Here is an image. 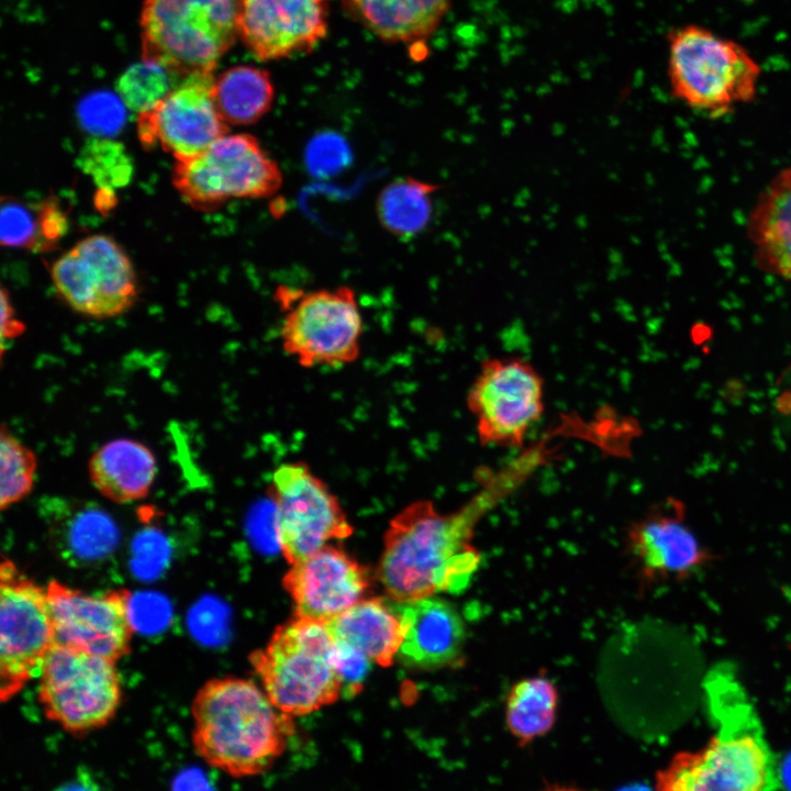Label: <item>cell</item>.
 Here are the masks:
<instances>
[{"label": "cell", "mask_w": 791, "mask_h": 791, "mask_svg": "<svg viewBox=\"0 0 791 791\" xmlns=\"http://www.w3.org/2000/svg\"><path fill=\"white\" fill-rule=\"evenodd\" d=\"M748 234L758 263L791 279V167L766 187L749 218Z\"/></svg>", "instance_id": "cb8c5ba5"}, {"label": "cell", "mask_w": 791, "mask_h": 791, "mask_svg": "<svg viewBox=\"0 0 791 791\" xmlns=\"http://www.w3.org/2000/svg\"><path fill=\"white\" fill-rule=\"evenodd\" d=\"M668 76L679 100L722 115L755 97L760 68L738 43L703 26L688 25L670 36Z\"/></svg>", "instance_id": "5b68a950"}, {"label": "cell", "mask_w": 791, "mask_h": 791, "mask_svg": "<svg viewBox=\"0 0 791 791\" xmlns=\"http://www.w3.org/2000/svg\"><path fill=\"white\" fill-rule=\"evenodd\" d=\"M46 589L10 559L0 567V700L15 697L38 678L55 645Z\"/></svg>", "instance_id": "8fae6325"}, {"label": "cell", "mask_w": 791, "mask_h": 791, "mask_svg": "<svg viewBox=\"0 0 791 791\" xmlns=\"http://www.w3.org/2000/svg\"><path fill=\"white\" fill-rule=\"evenodd\" d=\"M267 495L275 509L276 541L289 565L354 533L338 498L303 461L276 468Z\"/></svg>", "instance_id": "30bf717a"}, {"label": "cell", "mask_w": 791, "mask_h": 791, "mask_svg": "<svg viewBox=\"0 0 791 791\" xmlns=\"http://www.w3.org/2000/svg\"><path fill=\"white\" fill-rule=\"evenodd\" d=\"M249 661L270 701L291 716L317 711L342 695L335 639L325 622L296 615Z\"/></svg>", "instance_id": "3957f363"}, {"label": "cell", "mask_w": 791, "mask_h": 791, "mask_svg": "<svg viewBox=\"0 0 791 791\" xmlns=\"http://www.w3.org/2000/svg\"><path fill=\"white\" fill-rule=\"evenodd\" d=\"M370 584L368 568L332 544L291 564L282 578L296 615L322 622L361 601Z\"/></svg>", "instance_id": "e0dca14e"}, {"label": "cell", "mask_w": 791, "mask_h": 791, "mask_svg": "<svg viewBox=\"0 0 791 791\" xmlns=\"http://www.w3.org/2000/svg\"><path fill=\"white\" fill-rule=\"evenodd\" d=\"M24 325L15 319L13 307L8 298L7 290H1V337L2 341L15 338L24 331Z\"/></svg>", "instance_id": "d6a6232c"}, {"label": "cell", "mask_w": 791, "mask_h": 791, "mask_svg": "<svg viewBox=\"0 0 791 791\" xmlns=\"http://www.w3.org/2000/svg\"><path fill=\"white\" fill-rule=\"evenodd\" d=\"M190 712L194 751L234 778L268 770L294 732L291 715L276 708L254 682L237 677L205 681Z\"/></svg>", "instance_id": "7a4b0ae2"}, {"label": "cell", "mask_w": 791, "mask_h": 791, "mask_svg": "<svg viewBox=\"0 0 791 791\" xmlns=\"http://www.w3.org/2000/svg\"><path fill=\"white\" fill-rule=\"evenodd\" d=\"M239 0H144L142 58L181 78L213 73L237 33Z\"/></svg>", "instance_id": "277c9868"}, {"label": "cell", "mask_w": 791, "mask_h": 791, "mask_svg": "<svg viewBox=\"0 0 791 791\" xmlns=\"http://www.w3.org/2000/svg\"><path fill=\"white\" fill-rule=\"evenodd\" d=\"M91 484L105 499L126 504L144 499L157 476L152 449L132 438L111 439L88 461Z\"/></svg>", "instance_id": "44dd1931"}, {"label": "cell", "mask_w": 791, "mask_h": 791, "mask_svg": "<svg viewBox=\"0 0 791 791\" xmlns=\"http://www.w3.org/2000/svg\"><path fill=\"white\" fill-rule=\"evenodd\" d=\"M488 501L482 492L449 513L430 500L400 510L388 523L376 570L387 594L396 602H412L464 590L481 562L472 541Z\"/></svg>", "instance_id": "6da1fadb"}, {"label": "cell", "mask_w": 791, "mask_h": 791, "mask_svg": "<svg viewBox=\"0 0 791 791\" xmlns=\"http://www.w3.org/2000/svg\"><path fill=\"white\" fill-rule=\"evenodd\" d=\"M0 509L5 511L29 495L35 482L36 456L4 426L0 432Z\"/></svg>", "instance_id": "f546056e"}, {"label": "cell", "mask_w": 791, "mask_h": 791, "mask_svg": "<svg viewBox=\"0 0 791 791\" xmlns=\"http://www.w3.org/2000/svg\"><path fill=\"white\" fill-rule=\"evenodd\" d=\"M441 186L413 177L399 178L380 191L376 212L381 226L397 237H413L428 225L433 196Z\"/></svg>", "instance_id": "484cf974"}, {"label": "cell", "mask_w": 791, "mask_h": 791, "mask_svg": "<svg viewBox=\"0 0 791 791\" xmlns=\"http://www.w3.org/2000/svg\"><path fill=\"white\" fill-rule=\"evenodd\" d=\"M172 183L192 208L211 210L231 199L272 197L282 172L255 136L226 133L202 153L176 160Z\"/></svg>", "instance_id": "ba28073f"}, {"label": "cell", "mask_w": 791, "mask_h": 791, "mask_svg": "<svg viewBox=\"0 0 791 791\" xmlns=\"http://www.w3.org/2000/svg\"><path fill=\"white\" fill-rule=\"evenodd\" d=\"M52 281L75 311L94 319L125 313L137 298V281L130 258L107 235L79 241L53 264Z\"/></svg>", "instance_id": "4fadbf2b"}, {"label": "cell", "mask_w": 791, "mask_h": 791, "mask_svg": "<svg viewBox=\"0 0 791 791\" xmlns=\"http://www.w3.org/2000/svg\"><path fill=\"white\" fill-rule=\"evenodd\" d=\"M212 73L181 77L152 110L138 114L137 133L146 147L159 146L176 160L202 153L227 132L213 97Z\"/></svg>", "instance_id": "9a60e30c"}, {"label": "cell", "mask_w": 791, "mask_h": 791, "mask_svg": "<svg viewBox=\"0 0 791 791\" xmlns=\"http://www.w3.org/2000/svg\"><path fill=\"white\" fill-rule=\"evenodd\" d=\"M45 589L57 644L116 662L131 653L135 626L127 589L87 593L57 580Z\"/></svg>", "instance_id": "5bb4252c"}, {"label": "cell", "mask_w": 791, "mask_h": 791, "mask_svg": "<svg viewBox=\"0 0 791 791\" xmlns=\"http://www.w3.org/2000/svg\"><path fill=\"white\" fill-rule=\"evenodd\" d=\"M337 669L342 679V694L353 697L360 692L371 660L352 646L335 640Z\"/></svg>", "instance_id": "4dcf8cb0"}, {"label": "cell", "mask_w": 791, "mask_h": 791, "mask_svg": "<svg viewBox=\"0 0 791 791\" xmlns=\"http://www.w3.org/2000/svg\"><path fill=\"white\" fill-rule=\"evenodd\" d=\"M405 626L399 655L415 668L434 669L460 660L465 643L464 623L447 601L428 597L412 602H397Z\"/></svg>", "instance_id": "d6986e66"}, {"label": "cell", "mask_w": 791, "mask_h": 791, "mask_svg": "<svg viewBox=\"0 0 791 791\" xmlns=\"http://www.w3.org/2000/svg\"><path fill=\"white\" fill-rule=\"evenodd\" d=\"M347 148L334 136L315 140L309 147L307 161L309 169L319 176L335 174L345 164Z\"/></svg>", "instance_id": "1f68e13d"}, {"label": "cell", "mask_w": 791, "mask_h": 791, "mask_svg": "<svg viewBox=\"0 0 791 791\" xmlns=\"http://www.w3.org/2000/svg\"><path fill=\"white\" fill-rule=\"evenodd\" d=\"M558 692L544 676L520 680L505 701V721L520 746L547 734L556 720Z\"/></svg>", "instance_id": "4316f807"}, {"label": "cell", "mask_w": 791, "mask_h": 791, "mask_svg": "<svg viewBox=\"0 0 791 791\" xmlns=\"http://www.w3.org/2000/svg\"><path fill=\"white\" fill-rule=\"evenodd\" d=\"M782 782L791 788V754L786 758L781 769Z\"/></svg>", "instance_id": "836d02e7"}, {"label": "cell", "mask_w": 791, "mask_h": 791, "mask_svg": "<svg viewBox=\"0 0 791 791\" xmlns=\"http://www.w3.org/2000/svg\"><path fill=\"white\" fill-rule=\"evenodd\" d=\"M179 79L164 66L142 58L121 75L116 91L129 109L142 114L155 108Z\"/></svg>", "instance_id": "f1b7e54d"}, {"label": "cell", "mask_w": 791, "mask_h": 791, "mask_svg": "<svg viewBox=\"0 0 791 791\" xmlns=\"http://www.w3.org/2000/svg\"><path fill=\"white\" fill-rule=\"evenodd\" d=\"M325 623L335 640L352 646L381 667L393 664L405 635L396 605L381 598L363 599Z\"/></svg>", "instance_id": "7402d4cb"}, {"label": "cell", "mask_w": 791, "mask_h": 791, "mask_svg": "<svg viewBox=\"0 0 791 791\" xmlns=\"http://www.w3.org/2000/svg\"><path fill=\"white\" fill-rule=\"evenodd\" d=\"M45 717L80 737L108 725L122 702L116 661L55 643L38 676Z\"/></svg>", "instance_id": "52a82bcc"}, {"label": "cell", "mask_w": 791, "mask_h": 791, "mask_svg": "<svg viewBox=\"0 0 791 791\" xmlns=\"http://www.w3.org/2000/svg\"><path fill=\"white\" fill-rule=\"evenodd\" d=\"M66 230V219L56 203L45 202L37 211L8 199L1 203V244L11 247L44 248Z\"/></svg>", "instance_id": "83f0119b"}, {"label": "cell", "mask_w": 791, "mask_h": 791, "mask_svg": "<svg viewBox=\"0 0 791 791\" xmlns=\"http://www.w3.org/2000/svg\"><path fill=\"white\" fill-rule=\"evenodd\" d=\"M38 514L55 547L67 557L93 560L107 556L118 544L113 517L94 502L66 497H45Z\"/></svg>", "instance_id": "ffe728a7"}, {"label": "cell", "mask_w": 791, "mask_h": 791, "mask_svg": "<svg viewBox=\"0 0 791 791\" xmlns=\"http://www.w3.org/2000/svg\"><path fill=\"white\" fill-rule=\"evenodd\" d=\"M344 10L386 42L416 43L432 35L449 0H341Z\"/></svg>", "instance_id": "603a6c76"}, {"label": "cell", "mask_w": 791, "mask_h": 791, "mask_svg": "<svg viewBox=\"0 0 791 791\" xmlns=\"http://www.w3.org/2000/svg\"><path fill=\"white\" fill-rule=\"evenodd\" d=\"M749 714L728 722L706 745L677 754L656 775L661 791L772 789L777 779L773 758Z\"/></svg>", "instance_id": "9c48e42d"}, {"label": "cell", "mask_w": 791, "mask_h": 791, "mask_svg": "<svg viewBox=\"0 0 791 791\" xmlns=\"http://www.w3.org/2000/svg\"><path fill=\"white\" fill-rule=\"evenodd\" d=\"M331 0H239L237 33L259 60L312 51L327 34Z\"/></svg>", "instance_id": "2e32d148"}, {"label": "cell", "mask_w": 791, "mask_h": 791, "mask_svg": "<svg viewBox=\"0 0 791 791\" xmlns=\"http://www.w3.org/2000/svg\"><path fill=\"white\" fill-rule=\"evenodd\" d=\"M625 544L642 579L647 581L686 578L709 558L686 524L677 501H668L633 521Z\"/></svg>", "instance_id": "ac0fdd59"}, {"label": "cell", "mask_w": 791, "mask_h": 791, "mask_svg": "<svg viewBox=\"0 0 791 791\" xmlns=\"http://www.w3.org/2000/svg\"><path fill=\"white\" fill-rule=\"evenodd\" d=\"M213 97L226 124L249 125L270 110L275 87L266 70L239 65L214 77Z\"/></svg>", "instance_id": "d4e9b609"}, {"label": "cell", "mask_w": 791, "mask_h": 791, "mask_svg": "<svg viewBox=\"0 0 791 791\" xmlns=\"http://www.w3.org/2000/svg\"><path fill=\"white\" fill-rule=\"evenodd\" d=\"M274 299L283 314L282 348L300 366L341 367L359 357L364 324L354 289L305 291L282 285Z\"/></svg>", "instance_id": "8992f818"}, {"label": "cell", "mask_w": 791, "mask_h": 791, "mask_svg": "<svg viewBox=\"0 0 791 791\" xmlns=\"http://www.w3.org/2000/svg\"><path fill=\"white\" fill-rule=\"evenodd\" d=\"M467 408L484 446L519 448L544 412V381L520 357L484 359L468 390Z\"/></svg>", "instance_id": "7c38bea8"}]
</instances>
